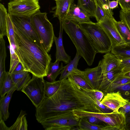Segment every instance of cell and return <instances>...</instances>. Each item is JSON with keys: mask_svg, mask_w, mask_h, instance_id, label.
<instances>
[{"mask_svg": "<svg viewBox=\"0 0 130 130\" xmlns=\"http://www.w3.org/2000/svg\"><path fill=\"white\" fill-rule=\"evenodd\" d=\"M93 90L81 86L71 76L61 80L56 93L44 98L36 108L37 120L41 123L61 113L75 110L103 113L94 96Z\"/></svg>", "mask_w": 130, "mask_h": 130, "instance_id": "1", "label": "cell"}, {"mask_svg": "<svg viewBox=\"0 0 130 130\" xmlns=\"http://www.w3.org/2000/svg\"><path fill=\"white\" fill-rule=\"evenodd\" d=\"M13 26L14 50L24 71L38 77L47 76L52 60L51 55L43 47L37 44L22 31Z\"/></svg>", "mask_w": 130, "mask_h": 130, "instance_id": "2", "label": "cell"}, {"mask_svg": "<svg viewBox=\"0 0 130 130\" xmlns=\"http://www.w3.org/2000/svg\"><path fill=\"white\" fill-rule=\"evenodd\" d=\"M62 23L63 30L74 45L79 55L88 66L92 65L97 52L79 24L67 19Z\"/></svg>", "mask_w": 130, "mask_h": 130, "instance_id": "3", "label": "cell"}, {"mask_svg": "<svg viewBox=\"0 0 130 130\" xmlns=\"http://www.w3.org/2000/svg\"><path fill=\"white\" fill-rule=\"evenodd\" d=\"M78 24L97 53H106L111 52L112 45L110 41L96 23L92 22Z\"/></svg>", "mask_w": 130, "mask_h": 130, "instance_id": "4", "label": "cell"}, {"mask_svg": "<svg viewBox=\"0 0 130 130\" xmlns=\"http://www.w3.org/2000/svg\"><path fill=\"white\" fill-rule=\"evenodd\" d=\"M33 27L44 48L48 53L52 46L54 35L53 28L46 12L39 10L30 17Z\"/></svg>", "mask_w": 130, "mask_h": 130, "instance_id": "5", "label": "cell"}, {"mask_svg": "<svg viewBox=\"0 0 130 130\" xmlns=\"http://www.w3.org/2000/svg\"><path fill=\"white\" fill-rule=\"evenodd\" d=\"M73 111L63 112L41 123L45 130H78L80 119Z\"/></svg>", "mask_w": 130, "mask_h": 130, "instance_id": "6", "label": "cell"}, {"mask_svg": "<svg viewBox=\"0 0 130 130\" xmlns=\"http://www.w3.org/2000/svg\"><path fill=\"white\" fill-rule=\"evenodd\" d=\"M38 0H15L8 5V13L11 15L30 18L40 10Z\"/></svg>", "mask_w": 130, "mask_h": 130, "instance_id": "7", "label": "cell"}, {"mask_svg": "<svg viewBox=\"0 0 130 130\" xmlns=\"http://www.w3.org/2000/svg\"><path fill=\"white\" fill-rule=\"evenodd\" d=\"M44 82L43 77L32 75V78L21 90L27 96L36 108L44 98Z\"/></svg>", "mask_w": 130, "mask_h": 130, "instance_id": "8", "label": "cell"}, {"mask_svg": "<svg viewBox=\"0 0 130 130\" xmlns=\"http://www.w3.org/2000/svg\"><path fill=\"white\" fill-rule=\"evenodd\" d=\"M113 17L107 16L97 23L103 30L111 42L112 46L126 44L117 30Z\"/></svg>", "mask_w": 130, "mask_h": 130, "instance_id": "9", "label": "cell"}, {"mask_svg": "<svg viewBox=\"0 0 130 130\" xmlns=\"http://www.w3.org/2000/svg\"><path fill=\"white\" fill-rule=\"evenodd\" d=\"M96 117L116 130H126V116L122 112L112 111L107 113H100Z\"/></svg>", "mask_w": 130, "mask_h": 130, "instance_id": "10", "label": "cell"}, {"mask_svg": "<svg viewBox=\"0 0 130 130\" xmlns=\"http://www.w3.org/2000/svg\"><path fill=\"white\" fill-rule=\"evenodd\" d=\"M10 16L13 25L37 44L43 47L33 27L30 18Z\"/></svg>", "mask_w": 130, "mask_h": 130, "instance_id": "11", "label": "cell"}, {"mask_svg": "<svg viewBox=\"0 0 130 130\" xmlns=\"http://www.w3.org/2000/svg\"><path fill=\"white\" fill-rule=\"evenodd\" d=\"M129 101L124 98L121 93L118 91L106 93L101 102L112 111H118L120 108L127 104Z\"/></svg>", "mask_w": 130, "mask_h": 130, "instance_id": "12", "label": "cell"}, {"mask_svg": "<svg viewBox=\"0 0 130 130\" xmlns=\"http://www.w3.org/2000/svg\"><path fill=\"white\" fill-rule=\"evenodd\" d=\"M103 74L100 64L94 68H87L81 75L92 89H98L102 79Z\"/></svg>", "mask_w": 130, "mask_h": 130, "instance_id": "13", "label": "cell"}, {"mask_svg": "<svg viewBox=\"0 0 130 130\" xmlns=\"http://www.w3.org/2000/svg\"><path fill=\"white\" fill-rule=\"evenodd\" d=\"M90 18L82 9L73 2L70 7L67 19L79 24L92 22Z\"/></svg>", "mask_w": 130, "mask_h": 130, "instance_id": "14", "label": "cell"}, {"mask_svg": "<svg viewBox=\"0 0 130 130\" xmlns=\"http://www.w3.org/2000/svg\"><path fill=\"white\" fill-rule=\"evenodd\" d=\"M60 28L58 37L55 36L54 37V41L56 46V60L62 61L65 63H69L71 61V57L66 52L63 44L62 34L63 30L62 23L60 22Z\"/></svg>", "mask_w": 130, "mask_h": 130, "instance_id": "15", "label": "cell"}, {"mask_svg": "<svg viewBox=\"0 0 130 130\" xmlns=\"http://www.w3.org/2000/svg\"><path fill=\"white\" fill-rule=\"evenodd\" d=\"M81 57L77 52L75 56L68 64L64 66L61 73L60 80L66 79L69 77L75 75H82L83 71L77 68L79 60Z\"/></svg>", "mask_w": 130, "mask_h": 130, "instance_id": "16", "label": "cell"}, {"mask_svg": "<svg viewBox=\"0 0 130 130\" xmlns=\"http://www.w3.org/2000/svg\"><path fill=\"white\" fill-rule=\"evenodd\" d=\"M120 61L118 57L111 53H106L99 63L103 74L113 69H119Z\"/></svg>", "mask_w": 130, "mask_h": 130, "instance_id": "17", "label": "cell"}, {"mask_svg": "<svg viewBox=\"0 0 130 130\" xmlns=\"http://www.w3.org/2000/svg\"><path fill=\"white\" fill-rule=\"evenodd\" d=\"M56 7L54 14V17H57L60 22L62 23L67 18L74 0H57Z\"/></svg>", "mask_w": 130, "mask_h": 130, "instance_id": "18", "label": "cell"}, {"mask_svg": "<svg viewBox=\"0 0 130 130\" xmlns=\"http://www.w3.org/2000/svg\"><path fill=\"white\" fill-rule=\"evenodd\" d=\"M7 56L5 42L3 37H0V88L6 77L5 61Z\"/></svg>", "mask_w": 130, "mask_h": 130, "instance_id": "19", "label": "cell"}, {"mask_svg": "<svg viewBox=\"0 0 130 130\" xmlns=\"http://www.w3.org/2000/svg\"><path fill=\"white\" fill-rule=\"evenodd\" d=\"M120 72V70L118 69L112 70L103 74L102 79L98 89L103 92L104 95L108 93L112 82Z\"/></svg>", "mask_w": 130, "mask_h": 130, "instance_id": "20", "label": "cell"}, {"mask_svg": "<svg viewBox=\"0 0 130 130\" xmlns=\"http://www.w3.org/2000/svg\"><path fill=\"white\" fill-rule=\"evenodd\" d=\"M15 87L8 92L6 96L1 98L0 100V116L4 121H6L9 118V113L8 111L9 104L12 94L16 90Z\"/></svg>", "mask_w": 130, "mask_h": 130, "instance_id": "21", "label": "cell"}, {"mask_svg": "<svg viewBox=\"0 0 130 130\" xmlns=\"http://www.w3.org/2000/svg\"><path fill=\"white\" fill-rule=\"evenodd\" d=\"M29 72L23 71L20 72L11 74L12 79L17 88L16 90L21 91L31 79Z\"/></svg>", "mask_w": 130, "mask_h": 130, "instance_id": "22", "label": "cell"}, {"mask_svg": "<svg viewBox=\"0 0 130 130\" xmlns=\"http://www.w3.org/2000/svg\"><path fill=\"white\" fill-rule=\"evenodd\" d=\"M78 127L79 130H116L114 128L108 124L103 126L92 123L84 118H80Z\"/></svg>", "mask_w": 130, "mask_h": 130, "instance_id": "23", "label": "cell"}, {"mask_svg": "<svg viewBox=\"0 0 130 130\" xmlns=\"http://www.w3.org/2000/svg\"><path fill=\"white\" fill-rule=\"evenodd\" d=\"M60 62L59 60H56L54 62H51L50 64L47 77L48 80L50 82L56 81L64 67L62 62L59 66Z\"/></svg>", "mask_w": 130, "mask_h": 130, "instance_id": "24", "label": "cell"}, {"mask_svg": "<svg viewBox=\"0 0 130 130\" xmlns=\"http://www.w3.org/2000/svg\"><path fill=\"white\" fill-rule=\"evenodd\" d=\"M111 52L119 59L130 58V45L125 44L112 46Z\"/></svg>", "mask_w": 130, "mask_h": 130, "instance_id": "25", "label": "cell"}, {"mask_svg": "<svg viewBox=\"0 0 130 130\" xmlns=\"http://www.w3.org/2000/svg\"><path fill=\"white\" fill-rule=\"evenodd\" d=\"M77 5L90 18L95 17V6L94 0H77Z\"/></svg>", "mask_w": 130, "mask_h": 130, "instance_id": "26", "label": "cell"}, {"mask_svg": "<svg viewBox=\"0 0 130 130\" xmlns=\"http://www.w3.org/2000/svg\"><path fill=\"white\" fill-rule=\"evenodd\" d=\"M114 21L117 30L125 43L130 45V30L121 21H117L115 19Z\"/></svg>", "mask_w": 130, "mask_h": 130, "instance_id": "27", "label": "cell"}, {"mask_svg": "<svg viewBox=\"0 0 130 130\" xmlns=\"http://www.w3.org/2000/svg\"><path fill=\"white\" fill-rule=\"evenodd\" d=\"M8 13L4 6L0 4V37L7 36L6 18Z\"/></svg>", "mask_w": 130, "mask_h": 130, "instance_id": "28", "label": "cell"}, {"mask_svg": "<svg viewBox=\"0 0 130 130\" xmlns=\"http://www.w3.org/2000/svg\"><path fill=\"white\" fill-rule=\"evenodd\" d=\"M61 82L60 80L50 82L45 81L44 98H49L54 95L59 88Z\"/></svg>", "mask_w": 130, "mask_h": 130, "instance_id": "29", "label": "cell"}, {"mask_svg": "<svg viewBox=\"0 0 130 130\" xmlns=\"http://www.w3.org/2000/svg\"><path fill=\"white\" fill-rule=\"evenodd\" d=\"M120 72L112 82L108 93L115 91L121 86L130 83V77L124 75Z\"/></svg>", "mask_w": 130, "mask_h": 130, "instance_id": "30", "label": "cell"}, {"mask_svg": "<svg viewBox=\"0 0 130 130\" xmlns=\"http://www.w3.org/2000/svg\"><path fill=\"white\" fill-rule=\"evenodd\" d=\"M26 113L21 110L20 114L13 125L9 127V130H27V124L25 116Z\"/></svg>", "mask_w": 130, "mask_h": 130, "instance_id": "31", "label": "cell"}, {"mask_svg": "<svg viewBox=\"0 0 130 130\" xmlns=\"http://www.w3.org/2000/svg\"><path fill=\"white\" fill-rule=\"evenodd\" d=\"M15 87L16 85L12 79L11 75L9 72H7L5 79L2 87L0 88L1 98L5 96L6 94Z\"/></svg>", "mask_w": 130, "mask_h": 130, "instance_id": "32", "label": "cell"}, {"mask_svg": "<svg viewBox=\"0 0 130 130\" xmlns=\"http://www.w3.org/2000/svg\"><path fill=\"white\" fill-rule=\"evenodd\" d=\"M7 23V37L9 44L15 47L14 32L13 23L10 15L8 13L6 18Z\"/></svg>", "mask_w": 130, "mask_h": 130, "instance_id": "33", "label": "cell"}, {"mask_svg": "<svg viewBox=\"0 0 130 130\" xmlns=\"http://www.w3.org/2000/svg\"><path fill=\"white\" fill-rule=\"evenodd\" d=\"M95 6V18L99 22L103 20L107 15L103 8V5L100 0H94Z\"/></svg>", "mask_w": 130, "mask_h": 130, "instance_id": "34", "label": "cell"}, {"mask_svg": "<svg viewBox=\"0 0 130 130\" xmlns=\"http://www.w3.org/2000/svg\"><path fill=\"white\" fill-rule=\"evenodd\" d=\"M9 44L10 62L9 72L10 74H11L20 62V61L15 52L14 47L11 44Z\"/></svg>", "mask_w": 130, "mask_h": 130, "instance_id": "35", "label": "cell"}, {"mask_svg": "<svg viewBox=\"0 0 130 130\" xmlns=\"http://www.w3.org/2000/svg\"><path fill=\"white\" fill-rule=\"evenodd\" d=\"M120 61L119 69L120 73L124 74L130 71V58L119 59Z\"/></svg>", "mask_w": 130, "mask_h": 130, "instance_id": "36", "label": "cell"}, {"mask_svg": "<svg viewBox=\"0 0 130 130\" xmlns=\"http://www.w3.org/2000/svg\"><path fill=\"white\" fill-rule=\"evenodd\" d=\"M120 20L124 23L130 30V10L121 9L119 12Z\"/></svg>", "mask_w": 130, "mask_h": 130, "instance_id": "37", "label": "cell"}, {"mask_svg": "<svg viewBox=\"0 0 130 130\" xmlns=\"http://www.w3.org/2000/svg\"><path fill=\"white\" fill-rule=\"evenodd\" d=\"M71 76L75 81L81 86L86 89H92L81 75H76Z\"/></svg>", "mask_w": 130, "mask_h": 130, "instance_id": "38", "label": "cell"}, {"mask_svg": "<svg viewBox=\"0 0 130 130\" xmlns=\"http://www.w3.org/2000/svg\"><path fill=\"white\" fill-rule=\"evenodd\" d=\"M119 91L121 93L130 92V83L119 87L115 91Z\"/></svg>", "mask_w": 130, "mask_h": 130, "instance_id": "39", "label": "cell"}, {"mask_svg": "<svg viewBox=\"0 0 130 130\" xmlns=\"http://www.w3.org/2000/svg\"><path fill=\"white\" fill-rule=\"evenodd\" d=\"M93 94L94 98L100 101L102 100L105 95L103 92L98 89H94Z\"/></svg>", "mask_w": 130, "mask_h": 130, "instance_id": "40", "label": "cell"}, {"mask_svg": "<svg viewBox=\"0 0 130 130\" xmlns=\"http://www.w3.org/2000/svg\"><path fill=\"white\" fill-rule=\"evenodd\" d=\"M82 118H85L90 123L94 124H98L100 122H103L97 118L93 116H88Z\"/></svg>", "mask_w": 130, "mask_h": 130, "instance_id": "41", "label": "cell"}, {"mask_svg": "<svg viewBox=\"0 0 130 130\" xmlns=\"http://www.w3.org/2000/svg\"><path fill=\"white\" fill-rule=\"evenodd\" d=\"M96 103L103 113H107L112 111L111 109L103 104L101 101L96 100Z\"/></svg>", "mask_w": 130, "mask_h": 130, "instance_id": "42", "label": "cell"}, {"mask_svg": "<svg viewBox=\"0 0 130 130\" xmlns=\"http://www.w3.org/2000/svg\"><path fill=\"white\" fill-rule=\"evenodd\" d=\"M129 2V0H119L118 3L121 9L123 10H129L128 6Z\"/></svg>", "mask_w": 130, "mask_h": 130, "instance_id": "43", "label": "cell"}, {"mask_svg": "<svg viewBox=\"0 0 130 130\" xmlns=\"http://www.w3.org/2000/svg\"><path fill=\"white\" fill-rule=\"evenodd\" d=\"M119 111L122 112L125 115L130 112V101L124 106L120 108L119 110Z\"/></svg>", "mask_w": 130, "mask_h": 130, "instance_id": "44", "label": "cell"}, {"mask_svg": "<svg viewBox=\"0 0 130 130\" xmlns=\"http://www.w3.org/2000/svg\"><path fill=\"white\" fill-rule=\"evenodd\" d=\"M23 71H24V69L23 66L20 62L16 66L12 74L18 73Z\"/></svg>", "mask_w": 130, "mask_h": 130, "instance_id": "45", "label": "cell"}, {"mask_svg": "<svg viewBox=\"0 0 130 130\" xmlns=\"http://www.w3.org/2000/svg\"><path fill=\"white\" fill-rule=\"evenodd\" d=\"M118 1L116 0L110 1L109 2V6L110 9L112 10L118 7Z\"/></svg>", "mask_w": 130, "mask_h": 130, "instance_id": "46", "label": "cell"}, {"mask_svg": "<svg viewBox=\"0 0 130 130\" xmlns=\"http://www.w3.org/2000/svg\"><path fill=\"white\" fill-rule=\"evenodd\" d=\"M126 118V130H130V112L125 115Z\"/></svg>", "mask_w": 130, "mask_h": 130, "instance_id": "47", "label": "cell"}, {"mask_svg": "<svg viewBox=\"0 0 130 130\" xmlns=\"http://www.w3.org/2000/svg\"><path fill=\"white\" fill-rule=\"evenodd\" d=\"M4 121L1 116H0V129L9 130V127L6 126Z\"/></svg>", "mask_w": 130, "mask_h": 130, "instance_id": "48", "label": "cell"}, {"mask_svg": "<svg viewBox=\"0 0 130 130\" xmlns=\"http://www.w3.org/2000/svg\"><path fill=\"white\" fill-rule=\"evenodd\" d=\"M124 94L126 96V99L128 100L129 101H130V92L125 93H124Z\"/></svg>", "mask_w": 130, "mask_h": 130, "instance_id": "49", "label": "cell"}, {"mask_svg": "<svg viewBox=\"0 0 130 130\" xmlns=\"http://www.w3.org/2000/svg\"><path fill=\"white\" fill-rule=\"evenodd\" d=\"M103 4H107L109 5V2L107 0H100Z\"/></svg>", "mask_w": 130, "mask_h": 130, "instance_id": "50", "label": "cell"}, {"mask_svg": "<svg viewBox=\"0 0 130 130\" xmlns=\"http://www.w3.org/2000/svg\"><path fill=\"white\" fill-rule=\"evenodd\" d=\"M121 74L126 76L130 77V71L124 74Z\"/></svg>", "mask_w": 130, "mask_h": 130, "instance_id": "51", "label": "cell"}, {"mask_svg": "<svg viewBox=\"0 0 130 130\" xmlns=\"http://www.w3.org/2000/svg\"><path fill=\"white\" fill-rule=\"evenodd\" d=\"M129 2L128 4V6L129 10H130V0H129Z\"/></svg>", "mask_w": 130, "mask_h": 130, "instance_id": "52", "label": "cell"}, {"mask_svg": "<svg viewBox=\"0 0 130 130\" xmlns=\"http://www.w3.org/2000/svg\"><path fill=\"white\" fill-rule=\"evenodd\" d=\"M15 0H9L10 2H11Z\"/></svg>", "mask_w": 130, "mask_h": 130, "instance_id": "53", "label": "cell"}, {"mask_svg": "<svg viewBox=\"0 0 130 130\" xmlns=\"http://www.w3.org/2000/svg\"><path fill=\"white\" fill-rule=\"evenodd\" d=\"M116 0L118 1V2L119 1V0Z\"/></svg>", "mask_w": 130, "mask_h": 130, "instance_id": "54", "label": "cell"}, {"mask_svg": "<svg viewBox=\"0 0 130 130\" xmlns=\"http://www.w3.org/2000/svg\"><path fill=\"white\" fill-rule=\"evenodd\" d=\"M109 2V1H110V0H107Z\"/></svg>", "mask_w": 130, "mask_h": 130, "instance_id": "55", "label": "cell"}, {"mask_svg": "<svg viewBox=\"0 0 130 130\" xmlns=\"http://www.w3.org/2000/svg\"><path fill=\"white\" fill-rule=\"evenodd\" d=\"M1 1H2V0H0Z\"/></svg>", "mask_w": 130, "mask_h": 130, "instance_id": "56", "label": "cell"}, {"mask_svg": "<svg viewBox=\"0 0 130 130\" xmlns=\"http://www.w3.org/2000/svg\"><path fill=\"white\" fill-rule=\"evenodd\" d=\"M55 0V1H56L57 0Z\"/></svg>", "mask_w": 130, "mask_h": 130, "instance_id": "57", "label": "cell"}, {"mask_svg": "<svg viewBox=\"0 0 130 130\" xmlns=\"http://www.w3.org/2000/svg\"><path fill=\"white\" fill-rule=\"evenodd\" d=\"M38 0L39 1V0Z\"/></svg>", "mask_w": 130, "mask_h": 130, "instance_id": "58", "label": "cell"}]
</instances>
